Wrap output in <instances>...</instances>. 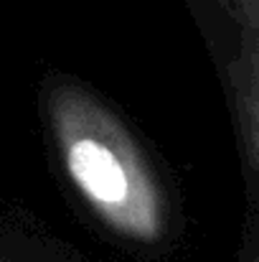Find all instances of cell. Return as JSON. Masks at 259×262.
I'll list each match as a JSON object with an SVG mask.
<instances>
[{"instance_id":"6da1fadb","label":"cell","mask_w":259,"mask_h":262,"mask_svg":"<svg viewBox=\"0 0 259 262\" xmlns=\"http://www.w3.org/2000/svg\"><path fill=\"white\" fill-rule=\"evenodd\" d=\"M74 186L114 227L135 237L158 234V204L150 186L102 138L77 135L64 145Z\"/></svg>"},{"instance_id":"3957f363","label":"cell","mask_w":259,"mask_h":262,"mask_svg":"<svg viewBox=\"0 0 259 262\" xmlns=\"http://www.w3.org/2000/svg\"><path fill=\"white\" fill-rule=\"evenodd\" d=\"M231 10L259 33V0H226Z\"/></svg>"},{"instance_id":"7a4b0ae2","label":"cell","mask_w":259,"mask_h":262,"mask_svg":"<svg viewBox=\"0 0 259 262\" xmlns=\"http://www.w3.org/2000/svg\"><path fill=\"white\" fill-rule=\"evenodd\" d=\"M252 117H254V140L259 150V36L254 38V51H252Z\"/></svg>"}]
</instances>
